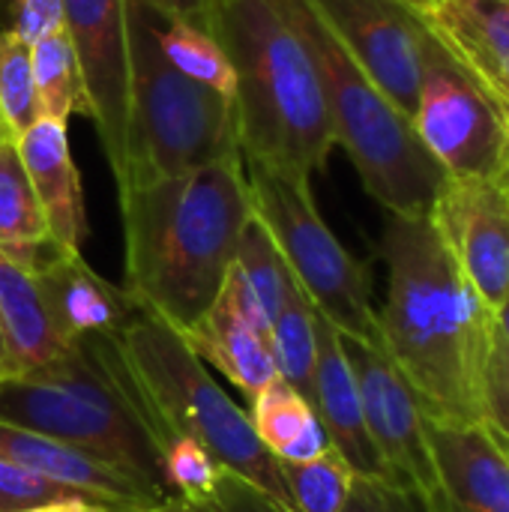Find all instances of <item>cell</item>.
Instances as JSON below:
<instances>
[{"label": "cell", "instance_id": "obj_1", "mask_svg": "<svg viewBox=\"0 0 509 512\" xmlns=\"http://www.w3.org/2000/svg\"><path fill=\"white\" fill-rule=\"evenodd\" d=\"M387 300L375 309L378 345L405 375L426 420L486 426L483 375L495 312L465 279L432 216L387 213L378 240Z\"/></svg>", "mask_w": 509, "mask_h": 512}, {"label": "cell", "instance_id": "obj_2", "mask_svg": "<svg viewBox=\"0 0 509 512\" xmlns=\"http://www.w3.org/2000/svg\"><path fill=\"white\" fill-rule=\"evenodd\" d=\"M126 291L186 333L219 297L252 222L243 156L120 192Z\"/></svg>", "mask_w": 509, "mask_h": 512}, {"label": "cell", "instance_id": "obj_3", "mask_svg": "<svg viewBox=\"0 0 509 512\" xmlns=\"http://www.w3.org/2000/svg\"><path fill=\"white\" fill-rule=\"evenodd\" d=\"M207 27L234 66L240 156L312 180L327 168L336 135L300 33L270 0H216Z\"/></svg>", "mask_w": 509, "mask_h": 512}, {"label": "cell", "instance_id": "obj_4", "mask_svg": "<svg viewBox=\"0 0 509 512\" xmlns=\"http://www.w3.org/2000/svg\"><path fill=\"white\" fill-rule=\"evenodd\" d=\"M108 342L159 447L165 438H189L228 474L252 483L276 507L294 512L279 462L258 441L249 411L222 390L177 330L138 312L120 333L108 336Z\"/></svg>", "mask_w": 509, "mask_h": 512}, {"label": "cell", "instance_id": "obj_5", "mask_svg": "<svg viewBox=\"0 0 509 512\" xmlns=\"http://www.w3.org/2000/svg\"><path fill=\"white\" fill-rule=\"evenodd\" d=\"M270 3L312 54L336 144L348 153L363 189L387 213L429 216L447 171L420 141L414 120L378 90L306 0Z\"/></svg>", "mask_w": 509, "mask_h": 512}, {"label": "cell", "instance_id": "obj_6", "mask_svg": "<svg viewBox=\"0 0 509 512\" xmlns=\"http://www.w3.org/2000/svg\"><path fill=\"white\" fill-rule=\"evenodd\" d=\"M0 423L39 432L159 480V441L129 393L108 336L78 339L57 360L0 375Z\"/></svg>", "mask_w": 509, "mask_h": 512}, {"label": "cell", "instance_id": "obj_7", "mask_svg": "<svg viewBox=\"0 0 509 512\" xmlns=\"http://www.w3.org/2000/svg\"><path fill=\"white\" fill-rule=\"evenodd\" d=\"M129 132L126 180L117 189L240 159L234 99L183 75L159 48L156 3L126 0Z\"/></svg>", "mask_w": 509, "mask_h": 512}, {"label": "cell", "instance_id": "obj_8", "mask_svg": "<svg viewBox=\"0 0 509 512\" xmlns=\"http://www.w3.org/2000/svg\"><path fill=\"white\" fill-rule=\"evenodd\" d=\"M252 210L288 261L315 312L342 336L378 342L372 276L321 219L312 180L243 159Z\"/></svg>", "mask_w": 509, "mask_h": 512}, {"label": "cell", "instance_id": "obj_9", "mask_svg": "<svg viewBox=\"0 0 509 512\" xmlns=\"http://www.w3.org/2000/svg\"><path fill=\"white\" fill-rule=\"evenodd\" d=\"M411 120L447 177H495L509 171V114L435 33L426 48Z\"/></svg>", "mask_w": 509, "mask_h": 512}, {"label": "cell", "instance_id": "obj_10", "mask_svg": "<svg viewBox=\"0 0 509 512\" xmlns=\"http://www.w3.org/2000/svg\"><path fill=\"white\" fill-rule=\"evenodd\" d=\"M342 336V333H339ZM351 363L369 438L378 450L384 474L399 489L417 495L435 510L441 504V483L426 435V414L405 375L393 366L378 342L342 336Z\"/></svg>", "mask_w": 509, "mask_h": 512}, {"label": "cell", "instance_id": "obj_11", "mask_svg": "<svg viewBox=\"0 0 509 512\" xmlns=\"http://www.w3.org/2000/svg\"><path fill=\"white\" fill-rule=\"evenodd\" d=\"M354 63L408 117L417 111L432 30L399 0H306Z\"/></svg>", "mask_w": 509, "mask_h": 512}, {"label": "cell", "instance_id": "obj_12", "mask_svg": "<svg viewBox=\"0 0 509 512\" xmlns=\"http://www.w3.org/2000/svg\"><path fill=\"white\" fill-rule=\"evenodd\" d=\"M60 15L81 66L90 120L120 189L126 180L129 132L126 0H60Z\"/></svg>", "mask_w": 509, "mask_h": 512}, {"label": "cell", "instance_id": "obj_13", "mask_svg": "<svg viewBox=\"0 0 509 512\" xmlns=\"http://www.w3.org/2000/svg\"><path fill=\"white\" fill-rule=\"evenodd\" d=\"M429 216L465 279L495 312L509 297V171L447 177Z\"/></svg>", "mask_w": 509, "mask_h": 512}, {"label": "cell", "instance_id": "obj_14", "mask_svg": "<svg viewBox=\"0 0 509 512\" xmlns=\"http://www.w3.org/2000/svg\"><path fill=\"white\" fill-rule=\"evenodd\" d=\"M180 336L204 366L219 369L249 399L279 378L270 321L237 264L210 309Z\"/></svg>", "mask_w": 509, "mask_h": 512}, {"label": "cell", "instance_id": "obj_15", "mask_svg": "<svg viewBox=\"0 0 509 512\" xmlns=\"http://www.w3.org/2000/svg\"><path fill=\"white\" fill-rule=\"evenodd\" d=\"M0 459L117 512L150 510L153 504L168 498L165 489L114 462H105L57 438L6 423H0Z\"/></svg>", "mask_w": 509, "mask_h": 512}, {"label": "cell", "instance_id": "obj_16", "mask_svg": "<svg viewBox=\"0 0 509 512\" xmlns=\"http://www.w3.org/2000/svg\"><path fill=\"white\" fill-rule=\"evenodd\" d=\"M441 512H509V450L489 426L426 420Z\"/></svg>", "mask_w": 509, "mask_h": 512}, {"label": "cell", "instance_id": "obj_17", "mask_svg": "<svg viewBox=\"0 0 509 512\" xmlns=\"http://www.w3.org/2000/svg\"><path fill=\"white\" fill-rule=\"evenodd\" d=\"M36 276L60 330L72 342L114 336L141 312L129 291L102 279L81 252H66L48 243L36 258Z\"/></svg>", "mask_w": 509, "mask_h": 512}, {"label": "cell", "instance_id": "obj_18", "mask_svg": "<svg viewBox=\"0 0 509 512\" xmlns=\"http://www.w3.org/2000/svg\"><path fill=\"white\" fill-rule=\"evenodd\" d=\"M18 153L39 198L51 243L66 252H81L90 228L81 177L69 153L66 123L39 117L24 135H18Z\"/></svg>", "mask_w": 509, "mask_h": 512}, {"label": "cell", "instance_id": "obj_19", "mask_svg": "<svg viewBox=\"0 0 509 512\" xmlns=\"http://www.w3.org/2000/svg\"><path fill=\"white\" fill-rule=\"evenodd\" d=\"M315 396L312 405L324 423V432L330 438V447L339 450V456L354 468L357 477H384V465L378 459V450L369 438L360 390L351 372V363L342 348L339 330L315 315Z\"/></svg>", "mask_w": 509, "mask_h": 512}, {"label": "cell", "instance_id": "obj_20", "mask_svg": "<svg viewBox=\"0 0 509 512\" xmlns=\"http://www.w3.org/2000/svg\"><path fill=\"white\" fill-rule=\"evenodd\" d=\"M0 333H3L0 375H21L39 369L75 345L60 330L51 312V303L36 276V264L18 261L3 249H0Z\"/></svg>", "mask_w": 509, "mask_h": 512}, {"label": "cell", "instance_id": "obj_21", "mask_svg": "<svg viewBox=\"0 0 509 512\" xmlns=\"http://www.w3.org/2000/svg\"><path fill=\"white\" fill-rule=\"evenodd\" d=\"M423 21L509 114V0H438Z\"/></svg>", "mask_w": 509, "mask_h": 512}, {"label": "cell", "instance_id": "obj_22", "mask_svg": "<svg viewBox=\"0 0 509 512\" xmlns=\"http://www.w3.org/2000/svg\"><path fill=\"white\" fill-rule=\"evenodd\" d=\"M249 420L258 441L276 462H309L330 450V438L315 405L282 378L249 399Z\"/></svg>", "mask_w": 509, "mask_h": 512}, {"label": "cell", "instance_id": "obj_23", "mask_svg": "<svg viewBox=\"0 0 509 512\" xmlns=\"http://www.w3.org/2000/svg\"><path fill=\"white\" fill-rule=\"evenodd\" d=\"M48 243V225L21 162L18 138L0 117V249L18 261L36 264Z\"/></svg>", "mask_w": 509, "mask_h": 512}, {"label": "cell", "instance_id": "obj_24", "mask_svg": "<svg viewBox=\"0 0 509 512\" xmlns=\"http://www.w3.org/2000/svg\"><path fill=\"white\" fill-rule=\"evenodd\" d=\"M156 39L162 54L192 81L234 99V66L222 42L213 36V30L192 24L186 18L168 15L156 6Z\"/></svg>", "mask_w": 509, "mask_h": 512}, {"label": "cell", "instance_id": "obj_25", "mask_svg": "<svg viewBox=\"0 0 509 512\" xmlns=\"http://www.w3.org/2000/svg\"><path fill=\"white\" fill-rule=\"evenodd\" d=\"M30 66H33V81H36L42 117H54L63 123L72 114L90 117L81 66H78L75 48H72L63 27L30 42Z\"/></svg>", "mask_w": 509, "mask_h": 512}, {"label": "cell", "instance_id": "obj_26", "mask_svg": "<svg viewBox=\"0 0 509 512\" xmlns=\"http://www.w3.org/2000/svg\"><path fill=\"white\" fill-rule=\"evenodd\" d=\"M315 306L303 291H297L270 321V339H273V354L279 366V378L300 390L309 402L315 396V357H318V342H315Z\"/></svg>", "mask_w": 509, "mask_h": 512}, {"label": "cell", "instance_id": "obj_27", "mask_svg": "<svg viewBox=\"0 0 509 512\" xmlns=\"http://www.w3.org/2000/svg\"><path fill=\"white\" fill-rule=\"evenodd\" d=\"M249 285V291L255 294L261 312L267 315V321L276 318V312L297 294L303 291L300 282L294 279L288 261L282 258L279 246L273 243V237L267 234V228L258 222V216H252V222L246 225L243 237H240V249H237V261H234Z\"/></svg>", "mask_w": 509, "mask_h": 512}, {"label": "cell", "instance_id": "obj_28", "mask_svg": "<svg viewBox=\"0 0 509 512\" xmlns=\"http://www.w3.org/2000/svg\"><path fill=\"white\" fill-rule=\"evenodd\" d=\"M279 471L294 512H342L357 480L333 447L309 462H279Z\"/></svg>", "mask_w": 509, "mask_h": 512}, {"label": "cell", "instance_id": "obj_29", "mask_svg": "<svg viewBox=\"0 0 509 512\" xmlns=\"http://www.w3.org/2000/svg\"><path fill=\"white\" fill-rule=\"evenodd\" d=\"M0 117L15 138L42 117L30 66V45L9 24L0 27Z\"/></svg>", "mask_w": 509, "mask_h": 512}, {"label": "cell", "instance_id": "obj_30", "mask_svg": "<svg viewBox=\"0 0 509 512\" xmlns=\"http://www.w3.org/2000/svg\"><path fill=\"white\" fill-rule=\"evenodd\" d=\"M222 465L189 438H165L159 447V480L168 495L183 501H213Z\"/></svg>", "mask_w": 509, "mask_h": 512}, {"label": "cell", "instance_id": "obj_31", "mask_svg": "<svg viewBox=\"0 0 509 512\" xmlns=\"http://www.w3.org/2000/svg\"><path fill=\"white\" fill-rule=\"evenodd\" d=\"M483 402H486V426L509 450V345L495 327V342L486 360L483 375Z\"/></svg>", "mask_w": 509, "mask_h": 512}, {"label": "cell", "instance_id": "obj_32", "mask_svg": "<svg viewBox=\"0 0 509 512\" xmlns=\"http://www.w3.org/2000/svg\"><path fill=\"white\" fill-rule=\"evenodd\" d=\"M342 512H432L426 501L384 477H357Z\"/></svg>", "mask_w": 509, "mask_h": 512}, {"label": "cell", "instance_id": "obj_33", "mask_svg": "<svg viewBox=\"0 0 509 512\" xmlns=\"http://www.w3.org/2000/svg\"><path fill=\"white\" fill-rule=\"evenodd\" d=\"M60 495H75L69 489H60L18 465H9L0 459V512H18L33 507V504H42V501H51V498H60Z\"/></svg>", "mask_w": 509, "mask_h": 512}, {"label": "cell", "instance_id": "obj_34", "mask_svg": "<svg viewBox=\"0 0 509 512\" xmlns=\"http://www.w3.org/2000/svg\"><path fill=\"white\" fill-rule=\"evenodd\" d=\"M6 9H9V27L27 45L63 27L60 0H6Z\"/></svg>", "mask_w": 509, "mask_h": 512}, {"label": "cell", "instance_id": "obj_35", "mask_svg": "<svg viewBox=\"0 0 509 512\" xmlns=\"http://www.w3.org/2000/svg\"><path fill=\"white\" fill-rule=\"evenodd\" d=\"M216 501L222 504L225 512H285L282 507H276L264 492H258L252 483H246L228 471H222V477H219Z\"/></svg>", "mask_w": 509, "mask_h": 512}, {"label": "cell", "instance_id": "obj_36", "mask_svg": "<svg viewBox=\"0 0 509 512\" xmlns=\"http://www.w3.org/2000/svg\"><path fill=\"white\" fill-rule=\"evenodd\" d=\"M162 12L168 15H177V18H186L192 24H201L207 27L210 24V15H213V6L216 0H153ZM210 30V27H207Z\"/></svg>", "mask_w": 509, "mask_h": 512}, {"label": "cell", "instance_id": "obj_37", "mask_svg": "<svg viewBox=\"0 0 509 512\" xmlns=\"http://www.w3.org/2000/svg\"><path fill=\"white\" fill-rule=\"evenodd\" d=\"M18 512H117L93 498H84V495H60V498H51V501H42V504H33L27 510Z\"/></svg>", "mask_w": 509, "mask_h": 512}, {"label": "cell", "instance_id": "obj_38", "mask_svg": "<svg viewBox=\"0 0 509 512\" xmlns=\"http://www.w3.org/2000/svg\"><path fill=\"white\" fill-rule=\"evenodd\" d=\"M135 512H225V510H222V504H219L216 498H213V501H201V504H195V501H183V498L168 495L165 501L153 504L150 510H135Z\"/></svg>", "mask_w": 509, "mask_h": 512}, {"label": "cell", "instance_id": "obj_39", "mask_svg": "<svg viewBox=\"0 0 509 512\" xmlns=\"http://www.w3.org/2000/svg\"><path fill=\"white\" fill-rule=\"evenodd\" d=\"M495 327H498L501 339L509 345V297L495 309Z\"/></svg>", "mask_w": 509, "mask_h": 512}, {"label": "cell", "instance_id": "obj_40", "mask_svg": "<svg viewBox=\"0 0 509 512\" xmlns=\"http://www.w3.org/2000/svg\"><path fill=\"white\" fill-rule=\"evenodd\" d=\"M399 3H405L408 9H414L417 15H423V12H426V9H432L438 0H399Z\"/></svg>", "mask_w": 509, "mask_h": 512}, {"label": "cell", "instance_id": "obj_41", "mask_svg": "<svg viewBox=\"0 0 509 512\" xmlns=\"http://www.w3.org/2000/svg\"><path fill=\"white\" fill-rule=\"evenodd\" d=\"M0 369H3V333H0Z\"/></svg>", "mask_w": 509, "mask_h": 512}, {"label": "cell", "instance_id": "obj_42", "mask_svg": "<svg viewBox=\"0 0 509 512\" xmlns=\"http://www.w3.org/2000/svg\"><path fill=\"white\" fill-rule=\"evenodd\" d=\"M432 512H441V510H432Z\"/></svg>", "mask_w": 509, "mask_h": 512}]
</instances>
